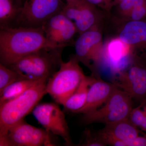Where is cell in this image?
<instances>
[{"instance_id":"obj_6","label":"cell","mask_w":146,"mask_h":146,"mask_svg":"<svg viewBox=\"0 0 146 146\" xmlns=\"http://www.w3.org/2000/svg\"><path fill=\"white\" fill-rule=\"evenodd\" d=\"M98 27L80 35L75 43V54L73 56L79 62L88 67L94 74L99 68L104 45Z\"/></svg>"},{"instance_id":"obj_23","label":"cell","mask_w":146,"mask_h":146,"mask_svg":"<svg viewBox=\"0 0 146 146\" xmlns=\"http://www.w3.org/2000/svg\"><path fill=\"white\" fill-rule=\"evenodd\" d=\"M84 139L79 146H105L107 145L100 137L98 133H94L89 129L84 132Z\"/></svg>"},{"instance_id":"obj_4","label":"cell","mask_w":146,"mask_h":146,"mask_svg":"<svg viewBox=\"0 0 146 146\" xmlns=\"http://www.w3.org/2000/svg\"><path fill=\"white\" fill-rule=\"evenodd\" d=\"M79 62L71 56L67 62L62 61L60 68L48 80L46 92L56 102L63 105L78 87L85 76Z\"/></svg>"},{"instance_id":"obj_28","label":"cell","mask_w":146,"mask_h":146,"mask_svg":"<svg viewBox=\"0 0 146 146\" xmlns=\"http://www.w3.org/2000/svg\"><path fill=\"white\" fill-rule=\"evenodd\" d=\"M66 1V3L69 2L71 1H73V0H65Z\"/></svg>"},{"instance_id":"obj_11","label":"cell","mask_w":146,"mask_h":146,"mask_svg":"<svg viewBox=\"0 0 146 146\" xmlns=\"http://www.w3.org/2000/svg\"><path fill=\"white\" fill-rule=\"evenodd\" d=\"M61 12L74 23L80 35L98 27L101 18L97 7L85 0H73L66 3Z\"/></svg>"},{"instance_id":"obj_8","label":"cell","mask_w":146,"mask_h":146,"mask_svg":"<svg viewBox=\"0 0 146 146\" xmlns=\"http://www.w3.org/2000/svg\"><path fill=\"white\" fill-rule=\"evenodd\" d=\"M136 59L131 48L117 36L104 43L100 66H103L115 78Z\"/></svg>"},{"instance_id":"obj_19","label":"cell","mask_w":146,"mask_h":146,"mask_svg":"<svg viewBox=\"0 0 146 146\" xmlns=\"http://www.w3.org/2000/svg\"><path fill=\"white\" fill-rule=\"evenodd\" d=\"M38 80L28 79L23 80L14 82L7 86L0 94V105L19 96Z\"/></svg>"},{"instance_id":"obj_27","label":"cell","mask_w":146,"mask_h":146,"mask_svg":"<svg viewBox=\"0 0 146 146\" xmlns=\"http://www.w3.org/2000/svg\"><path fill=\"white\" fill-rule=\"evenodd\" d=\"M144 108L145 109L146 111V105L144 106ZM140 128L141 130L146 131V116L143 123V124H142V125L141 126Z\"/></svg>"},{"instance_id":"obj_15","label":"cell","mask_w":146,"mask_h":146,"mask_svg":"<svg viewBox=\"0 0 146 146\" xmlns=\"http://www.w3.org/2000/svg\"><path fill=\"white\" fill-rule=\"evenodd\" d=\"M35 127L21 120L9 129L5 135L0 137L1 146H28Z\"/></svg>"},{"instance_id":"obj_24","label":"cell","mask_w":146,"mask_h":146,"mask_svg":"<svg viewBox=\"0 0 146 146\" xmlns=\"http://www.w3.org/2000/svg\"><path fill=\"white\" fill-rule=\"evenodd\" d=\"M141 106L133 108L129 114V119L134 125L140 127L143 123L146 116V111L143 108L141 109Z\"/></svg>"},{"instance_id":"obj_13","label":"cell","mask_w":146,"mask_h":146,"mask_svg":"<svg viewBox=\"0 0 146 146\" xmlns=\"http://www.w3.org/2000/svg\"><path fill=\"white\" fill-rule=\"evenodd\" d=\"M117 36L131 48L137 58L146 59V20L127 21Z\"/></svg>"},{"instance_id":"obj_7","label":"cell","mask_w":146,"mask_h":146,"mask_svg":"<svg viewBox=\"0 0 146 146\" xmlns=\"http://www.w3.org/2000/svg\"><path fill=\"white\" fill-rule=\"evenodd\" d=\"M62 0H25L16 27H40L63 10Z\"/></svg>"},{"instance_id":"obj_21","label":"cell","mask_w":146,"mask_h":146,"mask_svg":"<svg viewBox=\"0 0 146 146\" xmlns=\"http://www.w3.org/2000/svg\"><path fill=\"white\" fill-rule=\"evenodd\" d=\"M49 133L46 129L35 127L32 135L28 146H54Z\"/></svg>"},{"instance_id":"obj_3","label":"cell","mask_w":146,"mask_h":146,"mask_svg":"<svg viewBox=\"0 0 146 146\" xmlns=\"http://www.w3.org/2000/svg\"><path fill=\"white\" fill-rule=\"evenodd\" d=\"M65 47L41 49L21 58L7 67L29 79L49 78L60 68Z\"/></svg>"},{"instance_id":"obj_25","label":"cell","mask_w":146,"mask_h":146,"mask_svg":"<svg viewBox=\"0 0 146 146\" xmlns=\"http://www.w3.org/2000/svg\"><path fill=\"white\" fill-rule=\"evenodd\" d=\"M97 7L109 12L114 5V0H85Z\"/></svg>"},{"instance_id":"obj_18","label":"cell","mask_w":146,"mask_h":146,"mask_svg":"<svg viewBox=\"0 0 146 146\" xmlns=\"http://www.w3.org/2000/svg\"><path fill=\"white\" fill-rule=\"evenodd\" d=\"M96 78L93 76H84L77 89L63 105L65 110L74 113L83 107L86 102L89 87Z\"/></svg>"},{"instance_id":"obj_2","label":"cell","mask_w":146,"mask_h":146,"mask_svg":"<svg viewBox=\"0 0 146 146\" xmlns=\"http://www.w3.org/2000/svg\"><path fill=\"white\" fill-rule=\"evenodd\" d=\"M48 79H40L19 96L0 105V137L6 134L11 126L33 111L47 94L46 86Z\"/></svg>"},{"instance_id":"obj_17","label":"cell","mask_w":146,"mask_h":146,"mask_svg":"<svg viewBox=\"0 0 146 146\" xmlns=\"http://www.w3.org/2000/svg\"><path fill=\"white\" fill-rule=\"evenodd\" d=\"M25 0H0V29L15 27Z\"/></svg>"},{"instance_id":"obj_26","label":"cell","mask_w":146,"mask_h":146,"mask_svg":"<svg viewBox=\"0 0 146 146\" xmlns=\"http://www.w3.org/2000/svg\"><path fill=\"white\" fill-rule=\"evenodd\" d=\"M126 146H146V134L137 136L126 143Z\"/></svg>"},{"instance_id":"obj_1","label":"cell","mask_w":146,"mask_h":146,"mask_svg":"<svg viewBox=\"0 0 146 146\" xmlns=\"http://www.w3.org/2000/svg\"><path fill=\"white\" fill-rule=\"evenodd\" d=\"M60 46L66 47L48 40L42 27L0 29V63L5 66L41 49Z\"/></svg>"},{"instance_id":"obj_14","label":"cell","mask_w":146,"mask_h":146,"mask_svg":"<svg viewBox=\"0 0 146 146\" xmlns=\"http://www.w3.org/2000/svg\"><path fill=\"white\" fill-rule=\"evenodd\" d=\"M117 86L98 78H96L89 87L85 104L80 109L74 112L85 114L94 111L103 105Z\"/></svg>"},{"instance_id":"obj_10","label":"cell","mask_w":146,"mask_h":146,"mask_svg":"<svg viewBox=\"0 0 146 146\" xmlns=\"http://www.w3.org/2000/svg\"><path fill=\"white\" fill-rule=\"evenodd\" d=\"M112 82L132 99H145L146 67L144 60L136 59L126 70L114 78Z\"/></svg>"},{"instance_id":"obj_20","label":"cell","mask_w":146,"mask_h":146,"mask_svg":"<svg viewBox=\"0 0 146 146\" xmlns=\"http://www.w3.org/2000/svg\"><path fill=\"white\" fill-rule=\"evenodd\" d=\"M24 79H27L16 71L0 63V94L10 84Z\"/></svg>"},{"instance_id":"obj_12","label":"cell","mask_w":146,"mask_h":146,"mask_svg":"<svg viewBox=\"0 0 146 146\" xmlns=\"http://www.w3.org/2000/svg\"><path fill=\"white\" fill-rule=\"evenodd\" d=\"M42 27L48 40L66 47L78 33L74 23L61 11L50 18Z\"/></svg>"},{"instance_id":"obj_22","label":"cell","mask_w":146,"mask_h":146,"mask_svg":"<svg viewBox=\"0 0 146 146\" xmlns=\"http://www.w3.org/2000/svg\"><path fill=\"white\" fill-rule=\"evenodd\" d=\"M145 3L146 0H123L116 6L120 15L126 19L133 9Z\"/></svg>"},{"instance_id":"obj_16","label":"cell","mask_w":146,"mask_h":146,"mask_svg":"<svg viewBox=\"0 0 146 146\" xmlns=\"http://www.w3.org/2000/svg\"><path fill=\"white\" fill-rule=\"evenodd\" d=\"M98 133L102 136L123 141L126 146L127 142L139 136L140 131L138 127L134 125L128 119L106 125L105 127Z\"/></svg>"},{"instance_id":"obj_9","label":"cell","mask_w":146,"mask_h":146,"mask_svg":"<svg viewBox=\"0 0 146 146\" xmlns=\"http://www.w3.org/2000/svg\"><path fill=\"white\" fill-rule=\"evenodd\" d=\"M32 112L35 118L46 130L62 137L67 145H73L64 112L56 104L37 105Z\"/></svg>"},{"instance_id":"obj_5","label":"cell","mask_w":146,"mask_h":146,"mask_svg":"<svg viewBox=\"0 0 146 146\" xmlns=\"http://www.w3.org/2000/svg\"><path fill=\"white\" fill-rule=\"evenodd\" d=\"M132 98L125 91L116 87L102 106L83 114L85 124L95 123L110 124L129 119L132 108Z\"/></svg>"}]
</instances>
